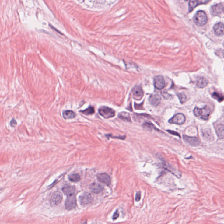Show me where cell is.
Returning a JSON list of instances; mask_svg holds the SVG:
<instances>
[{
    "instance_id": "cell-1",
    "label": "cell",
    "mask_w": 224,
    "mask_h": 224,
    "mask_svg": "<svg viewBox=\"0 0 224 224\" xmlns=\"http://www.w3.org/2000/svg\"><path fill=\"white\" fill-rule=\"evenodd\" d=\"M194 21L196 25L199 26H205L208 21L206 14L203 11H198L194 16Z\"/></svg>"
},
{
    "instance_id": "cell-2",
    "label": "cell",
    "mask_w": 224,
    "mask_h": 224,
    "mask_svg": "<svg viewBox=\"0 0 224 224\" xmlns=\"http://www.w3.org/2000/svg\"><path fill=\"white\" fill-rule=\"evenodd\" d=\"M194 114L196 117L204 120H208L211 112V109L208 106H205L203 108L196 107L194 110Z\"/></svg>"
},
{
    "instance_id": "cell-3",
    "label": "cell",
    "mask_w": 224,
    "mask_h": 224,
    "mask_svg": "<svg viewBox=\"0 0 224 224\" xmlns=\"http://www.w3.org/2000/svg\"><path fill=\"white\" fill-rule=\"evenodd\" d=\"M99 113L102 117L106 119L113 117L115 115V112L114 110L105 106L99 108Z\"/></svg>"
},
{
    "instance_id": "cell-4",
    "label": "cell",
    "mask_w": 224,
    "mask_h": 224,
    "mask_svg": "<svg viewBox=\"0 0 224 224\" xmlns=\"http://www.w3.org/2000/svg\"><path fill=\"white\" fill-rule=\"evenodd\" d=\"M185 117L183 114H178L170 119L169 120V123L175 124L182 125L185 123Z\"/></svg>"
},
{
    "instance_id": "cell-5",
    "label": "cell",
    "mask_w": 224,
    "mask_h": 224,
    "mask_svg": "<svg viewBox=\"0 0 224 224\" xmlns=\"http://www.w3.org/2000/svg\"><path fill=\"white\" fill-rule=\"evenodd\" d=\"M77 206V201L75 197L73 195L68 196L65 203V206L67 210L70 211L75 208Z\"/></svg>"
},
{
    "instance_id": "cell-6",
    "label": "cell",
    "mask_w": 224,
    "mask_h": 224,
    "mask_svg": "<svg viewBox=\"0 0 224 224\" xmlns=\"http://www.w3.org/2000/svg\"><path fill=\"white\" fill-rule=\"evenodd\" d=\"M183 139L187 143L193 147L199 146L201 144L200 140L196 137L188 136L184 135H183Z\"/></svg>"
},
{
    "instance_id": "cell-7",
    "label": "cell",
    "mask_w": 224,
    "mask_h": 224,
    "mask_svg": "<svg viewBox=\"0 0 224 224\" xmlns=\"http://www.w3.org/2000/svg\"><path fill=\"white\" fill-rule=\"evenodd\" d=\"M63 199L62 194L59 191H56L53 193L51 198V204L54 205H58L61 202Z\"/></svg>"
},
{
    "instance_id": "cell-8",
    "label": "cell",
    "mask_w": 224,
    "mask_h": 224,
    "mask_svg": "<svg viewBox=\"0 0 224 224\" xmlns=\"http://www.w3.org/2000/svg\"><path fill=\"white\" fill-rule=\"evenodd\" d=\"M154 85L155 88L157 89H163L164 88L166 85L164 79L162 76H157L154 79Z\"/></svg>"
},
{
    "instance_id": "cell-9",
    "label": "cell",
    "mask_w": 224,
    "mask_h": 224,
    "mask_svg": "<svg viewBox=\"0 0 224 224\" xmlns=\"http://www.w3.org/2000/svg\"><path fill=\"white\" fill-rule=\"evenodd\" d=\"M133 96L137 100H141L144 96V92L140 86H137L133 89Z\"/></svg>"
},
{
    "instance_id": "cell-10",
    "label": "cell",
    "mask_w": 224,
    "mask_h": 224,
    "mask_svg": "<svg viewBox=\"0 0 224 224\" xmlns=\"http://www.w3.org/2000/svg\"><path fill=\"white\" fill-rule=\"evenodd\" d=\"M79 199L82 205H87L92 202L93 197L90 193H85L80 196Z\"/></svg>"
},
{
    "instance_id": "cell-11",
    "label": "cell",
    "mask_w": 224,
    "mask_h": 224,
    "mask_svg": "<svg viewBox=\"0 0 224 224\" xmlns=\"http://www.w3.org/2000/svg\"><path fill=\"white\" fill-rule=\"evenodd\" d=\"M97 178L99 181L103 183L106 185L109 186L110 185L111 181L110 176L107 174L101 173L98 175Z\"/></svg>"
},
{
    "instance_id": "cell-12",
    "label": "cell",
    "mask_w": 224,
    "mask_h": 224,
    "mask_svg": "<svg viewBox=\"0 0 224 224\" xmlns=\"http://www.w3.org/2000/svg\"><path fill=\"white\" fill-rule=\"evenodd\" d=\"M215 33L217 36H221L224 35V25L222 23L216 24L214 26Z\"/></svg>"
},
{
    "instance_id": "cell-13",
    "label": "cell",
    "mask_w": 224,
    "mask_h": 224,
    "mask_svg": "<svg viewBox=\"0 0 224 224\" xmlns=\"http://www.w3.org/2000/svg\"><path fill=\"white\" fill-rule=\"evenodd\" d=\"M224 6L222 3L216 4L213 6L212 8V14L214 15H217L220 14L223 12Z\"/></svg>"
},
{
    "instance_id": "cell-14",
    "label": "cell",
    "mask_w": 224,
    "mask_h": 224,
    "mask_svg": "<svg viewBox=\"0 0 224 224\" xmlns=\"http://www.w3.org/2000/svg\"><path fill=\"white\" fill-rule=\"evenodd\" d=\"M149 102L151 104L156 107L160 103L161 101L160 96L158 94H155L151 95L149 98Z\"/></svg>"
},
{
    "instance_id": "cell-15",
    "label": "cell",
    "mask_w": 224,
    "mask_h": 224,
    "mask_svg": "<svg viewBox=\"0 0 224 224\" xmlns=\"http://www.w3.org/2000/svg\"><path fill=\"white\" fill-rule=\"evenodd\" d=\"M89 189L92 192L99 194L103 190L104 187L99 183H94L90 185Z\"/></svg>"
},
{
    "instance_id": "cell-16",
    "label": "cell",
    "mask_w": 224,
    "mask_h": 224,
    "mask_svg": "<svg viewBox=\"0 0 224 224\" xmlns=\"http://www.w3.org/2000/svg\"><path fill=\"white\" fill-rule=\"evenodd\" d=\"M164 167L165 169L166 170L170 172L172 174L176 176L178 178L180 179L181 177L182 174L179 171L177 170L174 169V168L172 167L170 165L167 163L164 164Z\"/></svg>"
},
{
    "instance_id": "cell-17",
    "label": "cell",
    "mask_w": 224,
    "mask_h": 224,
    "mask_svg": "<svg viewBox=\"0 0 224 224\" xmlns=\"http://www.w3.org/2000/svg\"><path fill=\"white\" fill-rule=\"evenodd\" d=\"M62 191L67 196L73 195L75 192V188L73 186H66L63 188Z\"/></svg>"
},
{
    "instance_id": "cell-18",
    "label": "cell",
    "mask_w": 224,
    "mask_h": 224,
    "mask_svg": "<svg viewBox=\"0 0 224 224\" xmlns=\"http://www.w3.org/2000/svg\"><path fill=\"white\" fill-rule=\"evenodd\" d=\"M216 132L218 137L219 139L224 138V125L219 124L215 128Z\"/></svg>"
},
{
    "instance_id": "cell-19",
    "label": "cell",
    "mask_w": 224,
    "mask_h": 224,
    "mask_svg": "<svg viewBox=\"0 0 224 224\" xmlns=\"http://www.w3.org/2000/svg\"><path fill=\"white\" fill-rule=\"evenodd\" d=\"M76 116L75 113L72 110H66L63 112V118L65 119H71L74 118Z\"/></svg>"
},
{
    "instance_id": "cell-20",
    "label": "cell",
    "mask_w": 224,
    "mask_h": 224,
    "mask_svg": "<svg viewBox=\"0 0 224 224\" xmlns=\"http://www.w3.org/2000/svg\"><path fill=\"white\" fill-rule=\"evenodd\" d=\"M208 85V81L205 78H199L197 80L196 86L200 88L205 87Z\"/></svg>"
},
{
    "instance_id": "cell-21",
    "label": "cell",
    "mask_w": 224,
    "mask_h": 224,
    "mask_svg": "<svg viewBox=\"0 0 224 224\" xmlns=\"http://www.w3.org/2000/svg\"><path fill=\"white\" fill-rule=\"evenodd\" d=\"M118 117L123 121H126L131 122V116L129 113L126 112H122L119 113Z\"/></svg>"
},
{
    "instance_id": "cell-22",
    "label": "cell",
    "mask_w": 224,
    "mask_h": 224,
    "mask_svg": "<svg viewBox=\"0 0 224 224\" xmlns=\"http://www.w3.org/2000/svg\"><path fill=\"white\" fill-rule=\"evenodd\" d=\"M143 127L145 129L149 130V131H152L153 130H158L156 128L153 124L150 122H145L143 124Z\"/></svg>"
},
{
    "instance_id": "cell-23",
    "label": "cell",
    "mask_w": 224,
    "mask_h": 224,
    "mask_svg": "<svg viewBox=\"0 0 224 224\" xmlns=\"http://www.w3.org/2000/svg\"><path fill=\"white\" fill-rule=\"evenodd\" d=\"M80 112L86 115H90L93 114L95 113V109L93 107H89L88 108Z\"/></svg>"
},
{
    "instance_id": "cell-24",
    "label": "cell",
    "mask_w": 224,
    "mask_h": 224,
    "mask_svg": "<svg viewBox=\"0 0 224 224\" xmlns=\"http://www.w3.org/2000/svg\"><path fill=\"white\" fill-rule=\"evenodd\" d=\"M189 4V9L190 12H191L199 5L198 0H190Z\"/></svg>"
},
{
    "instance_id": "cell-25",
    "label": "cell",
    "mask_w": 224,
    "mask_h": 224,
    "mask_svg": "<svg viewBox=\"0 0 224 224\" xmlns=\"http://www.w3.org/2000/svg\"><path fill=\"white\" fill-rule=\"evenodd\" d=\"M69 179L72 182H77L80 180V177L78 174H73L70 175L68 177Z\"/></svg>"
},
{
    "instance_id": "cell-26",
    "label": "cell",
    "mask_w": 224,
    "mask_h": 224,
    "mask_svg": "<svg viewBox=\"0 0 224 224\" xmlns=\"http://www.w3.org/2000/svg\"><path fill=\"white\" fill-rule=\"evenodd\" d=\"M177 95L180 102L181 103H184L186 102L187 97H186V96L183 93H179Z\"/></svg>"
},
{
    "instance_id": "cell-27",
    "label": "cell",
    "mask_w": 224,
    "mask_h": 224,
    "mask_svg": "<svg viewBox=\"0 0 224 224\" xmlns=\"http://www.w3.org/2000/svg\"><path fill=\"white\" fill-rule=\"evenodd\" d=\"M163 95V97L166 99H170L171 97L172 96L171 95L169 94L168 93L166 92V91H164L163 92V93L162 94Z\"/></svg>"
},
{
    "instance_id": "cell-28",
    "label": "cell",
    "mask_w": 224,
    "mask_h": 224,
    "mask_svg": "<svg viewBox=\"0 0 224 224\" xmlns=\"http://www.w3.org/2000/svg\"><path fill=\"white\" fill-rule=\"evenodd\" d=\"M119 216V213L118 210H117L115 211L114 213V215L113 216V220L115 221L118 218Z\"/></svg>"
},
{
    "instance_id": "cell-29",
    "label": "cell",
    "mask_w": 224,
    "mask_h": 224,
    "mask_svg": "<svg viewBox=\"0 0 224 224\" xmlns=\"http://www.w3.org/2000/svg\"><path fill=\"white\" fill-rule=\"evenodd\" d=\"M141 198V193L140 192H138L136 194L135 198V200L136 201L138 202L139 201Z\"/></svg>"
},
{
    "instance_id": "cell-30",
    "label": "cell",
    "mask_w": 224,
    "mask_h": 224,
    "mask_svg": "<svg viewBox=\"0 0 224 224\" xmlns=\"http://www.w3.org/2000/svg\"><path fill=\"white\" fill-rule=\"evenodd\" d=\"M167 131L170 134H172V135H174L177 136L179 137H180V134L177 132L174 131H171V130H167Z\"/></svg>"
},
{
    "instance_id": "cell-31",
    "label": "cell",
    "mask_w": 224,
    "mask_h": 224,
    "mask_svg": "<svg viewBox=\"0 0 224 224\" xmlns=\"http://www.w3.org/2000/svg\"><path fill=\"white\" fill-rule=\"evenodd\" d=\"M10 125L11 127H16V126L17 125V122L15 119H12V120H11L10 122Z\"/></svg>"
},
{
    "instance_id": "cell-32",
    "label": "cell",
    "mask_w": 224,
    "mask_h": 224,
    "mask_svg": "<svg viewBox=\"0 0 224 224\" xmlns=\"http://www.w3.org/2000/svg\"><path fill=\"white\" fill-rule=\"evenodd\" d=\"M210 0H198L199 5L200 4H206Z\"/></svg>"
},
{
    "instance_id": "cell-33",
    "label": "cell",
    "mask_w": 224,
    "mask_h": 224,
    "mask_svg": "<svg viewBox=\"0 0 224 224\" xmlns=\"http://www.w3.org/2000/svg\"><path fill=\"white\" fill-rule=\"evenodd\" d=\"M220 95H219V94L218 93H214L213 94V96L214 97H216V99H217L218 100H222L223 98H221V96H220Z\"/></svg>"
},
{
    "instance_id": "cell-34",
    "label": "cell",
    "mask_w": 224,
    "mask_h": 224,
    "mask_svg": "<svg viewBox=\"0 0 224 224\" xmlns=\"http://www.w3.org/2000/svg\"><path fill=\"white\" fill-rule=\"evenodd\" d=\"M184 1H189V0H184Z\"/></svg>"
}]
</instances>
